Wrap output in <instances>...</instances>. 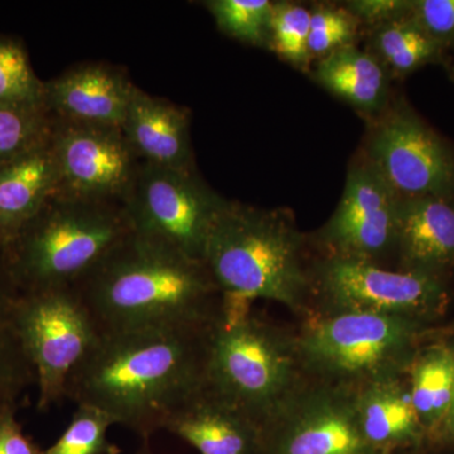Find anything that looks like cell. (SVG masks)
Segmentation results:
<instances>
[{"instance_id": "ffe728a7", "label": "cell", "mask_w": 454, "mask_h": 454, "mask_svg": "<svg viewBox=\"0 0 454 454\" xmlns=\"http://www.w3.org/2000/svg\"><path fill=\"white\" fill-rule=\"evenodd\" d=\"M389 74L373 53L351 44L318 59L313 77L334 97L375 119L390 104Z\"/></svg>"}, {"instance_id": "603a6c76", "label": "cell", "mask_w": 454, "mask_h": 454, "mask_svg": "<svg viewBox=\"0 0 454 454\" xmlns=\"http://www.w3.org/2000/svg\"><path fill=\"white\" fill-rule=\"evenodd\" d=\"M372 47L387 70L397 74L414 73L443 52L408 16L372 27Z\"/></svg>"}, {"instance_id": "f546056e", "label": "cell", "mask_w": 454, "mask_h": 454, "mask_svg": "<svg viewBox=\"0 0 454 454\" xmlns=\"http://www.w3.org/2000/svg\"><path fill=\"white\" fill-rule=\"evenodd\" d=\"M408 17L442 49L454 44V0H411Z\"/></svg>"}, {"instance_id": "836d02e7", "label": "cell", "mask_w": 454, "mask_h": 454, "mask_svg": "<svg viewBox=\"0 0 454 454\" xmlns=\"http://www.w3.org/2000/svg\"><path fill=\"white\" fill-rule=\"evenodd\" d=\"M143 446L139 448L138 452L136 454H154L152 452L151 447H149L148 442H143Z\"/></svg>"}, {"instance_id": "d6a6232c", "label": "cell", "mask_w": 454, "mask_h": 454, "mask_svg": "<svg viewBox=\"0 0 454 454\" xmlns=\"http://www.w3.org/2000/svg\"><path fill=\"white\" fill-rule=\"evenodd\" d=\"M432 443H443L454 446V396L450 411H448L446 419L438 430L437 435L433 439Z\"/></svg>"}, {"instance_id": "ba28073f", "label": "cell", "mask_w": 454, "mask_h": 454, "mask_svg": "<svg viewBox=\"0 0 454 454\" xmlns=\"http://www.w3.org/2000/svg\"><path fill=\"white\" fill-rule=\"evenodd\" d=\"M16 324L35 367L38 411H49L66 399L68 378L100 331L74 286L20 292Z\"/></svg>"}, {"instance_id": "44dd1931", "label": "cell", "mask_w": 454, "mask_h": 454, "mask_svg": "<svg viewBox=\"0 0 454 454\" xmlns=\"http://www.w3.org/2000/svg\"><path fill=\"white\" fill-rule=\"evenodd\" d=\"M411 402L432 442L446 419L454 396V346H423L408 372Z\"/></svg>"}, {"instance_id": "4dcf8cb0", "label": "cell", "mask_w": 454, "mask_h": 454, "mask_svg": "<svg viewBox=\"0 0 454 454\" xmlns=\"http://www.w3.org/2000/svg\"><path fill=\"white\" fill-rule=\"evenodd\" d=\"M411 4L406 0H354L346 3L345 8L361 25L376 27L408 16Z\"/></svg>"}, {"instance_id": "9c48e42d", "label": "cell", "mask_w": 454, "mask_h": 454, "mask_svg": "<svg viewBox=\"0 0 454 454\" xmlns=\"http://www.w3.org/2000/svg\"><path fill=\"white\" fill-rule=\"evenodd\" d=\"M226 203L196 172L140 163L122 205L134 234L203 262L208 235Z\"/></svg>"}, {"instance_id": "5b68a950", "label": "cell", "mask_w": 454, "mask_h": 454, "mask_svg": "<svg viewBox=\"0 0 454 454\" xmlns=\"http://www.w3.org/2000/svg\"><path fill=\"white\" fill-rule=\"evenodd\" d=\"M131 232L121 202L56 195L3 252L20 292L74 286Z\"/></svg>"}, {"instance_id": "30bf717a", "label": "cell", "mask_w": 454, "mask_h": 454, "mask_svg": "<svg viewBox=\"0 0 454 454\" xmlns=\"http://www.w3.org/2000/svg\"><path fill=\"white\" fill-rule=\"evenodd\" d=\"M365 160L399 199H454V152L405 103L373 119Z\"/></svg>"}, {"instance_id": "f1b7e54d", "label": "cell", "mask_w": 454, "mask_h": 454, "mask_svg": "<svg viewBox=\"0 0 454 454\" xmlns=\"http://www.w3.org/2000/svg\"><path fill=\"white\" fill-rule=\"evenodd\" d=\"M360 20L345 7L319 4L310 11V59H324L334 51L355 44Z\"/></svg>"}, {"instance_id": "5bb4252c", "label": "cell", "mask_w": 454, "mask_h": 454, "mask_svg": "<svg viewBox=\"0 0 454 454\" xmlns=\"http://www.w3.org/2000/svg\"><path fill=\"white\" fill-rule=\"evenodd\" d=\"M134 86L121 68L90 62L44 82V106L64 121L121 128Z\"/></svg>"}, {"instance_id": "cb8c5ba5", "label": "cell", "mask_w": 454, "mask_h": 454, "mask_svg": "<svg viewBox=\"0 0 454 454\" xmlns=\"http://www.w3.org/2000/svg\"><path fill=\"white\" fill-rule=\"evenodd\" d=\"M0 106H44V82L33 71L22 42L0 35Z\"/></svg>"}, {"instance_id": "d6986e66", "label": "cell", "mask_w": 454, "mask_h": 454, "mask_svg": "<svg viewBox=\"0 0 454 454\" xmlns=\"http://www.w3.org/2000/svg\"><path fill=\"white\" fill-rule=\"evenodd\" d=\"M361 429L373 447L387 454L427 442L409 389L408 375L366 385L355 391Z\"/></svg>"}, {"instance_id": "484cf974", "label": "cell", "mask_w": 454, "mask_h": 454, "mask_svg": "<svg viewBox=\"0 0 454 454\" xmlns=\"http://www.w3.org/2000/svg\"><path fill=\"white\" fill-rule=\"evenodd\" d=\"M53 121L46 107L0 106V164L49 142Z\"/></svg>"}, {"instance_id": "7402d4cb", "label": "cell", "mask_w": 454, "mask_h": 454, "mask_svg": "<svg viewBox=\"0 0 454 454\" xmlns=\"http://www.w3.org/2000/svg\"><path fill=\"white\" fill-rule=\"evenodd\" d=\"M20 291L9 274L0 247V415L17 411L27 391L37 382L16 324Z\"/></svg>"}, {"instance_id": "e0dca14e", "label": "cell", "mask_w": 454, "mask_h": 454, "mask_svg": "<svg viewBox=\"0 0 454 454\" xmlns=\"http://www.w3.org/2000/svg\"><path fill=\"white\" fill-rule=\"evenodd\" d=\"M121 129L140 162L195 172L190 113L184 107L134 86Z\"/></svg>"}, {"instance_id": "4316f807", "label": "cell", "mask_w": 454, "mask_h": 454, "mask_svg": "<svg viewBox=\"0 0 454 454\" xmlns=\"http://www.w3.org/2000/svg\"><path fill=\"white\" fill-rule=\"evenodd\" d=\"M113 418L92 405H77L70 424L44 454H121L107 438Z\"/></svg>"}, {"instance_id": "2e32d148", "label": "cell", "mask_w": 454, "mask_h": 454, "mask_svg": "<svg viewBox=\"0 0 454 454\" xmlns=\"http://www.w3.org/2000/svg\"><path fill=\"white\" fill-rule=\"evenodd\" d=\"M164 430L200 454L262 453V424L207 387L178 408Z\"/></svg>"}, {"instance_id": "6da1fadb", "label": "cell", "mask_w": 454, "mask_h": 454, "mask_svg": "<svg viewBox=\"0 0 454 454\" xmlns=\"http://www.w3.org/2000/svg\"><path fill=\"white\" fill-rule=\"evenodd\" d=\"M214 322L100 333L68 378L66 399L101 409L149 442L207 385Z\"/></svg>"}, {"instance_id": "ac0fdd59", "label": "cell", "mask_w": 454, "mask_h": 454, "mask_svg": "<svg viewBox=\"0 0 454 454\" xmlns=\"http://www.w3.org/2000/svg\"><path fill=\"white\" fill-rule=\"evenodd\" d=\"M59 193V169L49 142L0 164V247Z\"/></svg>"}, {"instance_id": "8fae6325", "label": "cell", "mask_w": 454, "mask_h": 454, "mask_svg": "<svg viewBox=\"0 0 454 454\" xmlns=\"http://www.w3.org/2000/svg\"><path fill=\"white\" fill-rule=\"evenodd\" d=\"M260 454H387L367 441L355 391L309 379L262 424Z\"/></svg>"}, {"instance_id": "277c9868", "label": "cell", "mask_w": 454, "mask_h": 454, "mask_svg": "<svg viewBox=\"0 0 454 454\" xmlns=\"http://www.w3.org/2000/svg\"><path fill=\"white\" fill-rule=\"evenodd\" d=\"M297 333L227 301L208 339L206 387L264 424L309 380Z\"/></svg>"}, {"instance_id": "1f68e13d", "label": "cell", "mask_w": 454, "mask_h": 454, "mask_svg": "<svg viewBox=\"0 0 454 454\" xmlns=\"http://www.w3.org/2000/svg\"><path fill=\"white\" fill-rule=\"evenodd\" d=\"M16 414L0 415V454H44V450L25 434Z\"/></svg>"}, {"instance_id": "52a82bcc", "label": "cell", "mask_w": 454, "mask_h": 454, "mask_svg": "<svg viewBox=\"0 0 454 454\" xmlns=\"http://www.w3.org/2000/svg\"><path fill=\"white\" fill-rule=\"evenodd\" d=\"M447 301L446 286L437 278L387 270L366 260L324 256L310 267L307 317L396 316L428 325L444 312Z\"/></svg>"}, {"instance_id": "7a4b0ae2", "label": "cell", "mask_w": 454, "mask_h": 454, "mask_svg": "<svg viewBox=\"0 0 454 454\" xmlns=\"http://www.w3.org/2000/svg\"><path fill=\"white\" fill-rule=\"evenodd\" d=\"M74 288L100 333L207 325L223 304L205 262L134 232Z\"/></svg>"}, {"instance_id": "83f0119b", "label": "cell", "mask_w": 454, "mask_h": 454, "mask_svg": "<svg viewBox=\"0 0 454 454\" xmlns=\"http://www.w3.org/2000/svg\"><path fill=\"white\" fill-rule=\"evenodd\" d=\"M310 11L295 3H274L269 47L294 67L309 70Z\"/></svg>"}, {"instance_id": "8992f818", "label": "cell", "mask_w": 454, "mask_h": 454, "mask_svg": "<svg viewBox=\"0 0 454 454\" xmlns=\"http://www.w3.org/2000/svg\"><path fill=\"white\" fill-rule=\"evenodd\" d=\"M427 325L396 316L310 315L295 333L309 379L357 391L408 375Z\"/></svg>"}, {"instance_id": "d4e9b609", "label": "cell", "mask_w": 454, "mask_h": 454, "mask_svg": "<svg viewBox=\"0 0 454 454\" xmlns=\"http://www.w3.org/2000/svg\"><path fill=\"white\" fill-rule=\"evenodd\" d=\"M220 31L256 47H269L274 3L269 0H210L205 3Z\"/></svg>"}, {"instance_id": "3957f363", "label": "cell", "mask_w": 454, "mask_h": 454, "mask_svg": "<svg viewBox=\"0 0 454 454\" xmlns=\"http://www.w3.org/2000/svg\"><path fill=\"white\" fill-rule=\"evenodd\" d=\"M304 240L286 212L227 201L208 235L203 262L225 300L277 301L304 318L310 303Z\"/></svg>"}, {"instance_id": "4fadbf2b", "label": "cell", "mask_w": 454, "mask_h": 454, "mask_svg": "<svg viewBox=\"0 0 454 454\" xmlns=\"http://www.w3.org/2000/svg\"><path fill=\"white\" fill-rule=\"evenodd\" d=\"M400 199L366 162L349 168L336 211L316 235L325 256L381 265L395 250Z\"/></svg>"}, {"instance_id": "7c38bea8", "label": "cell", "mask_w": 454, "mask_h": 454, "mask_svg": "<svg viewBox=\"0 0 454 454\" xmlns=\"http://www.w3.org/2000/svg\"><path fill=\"white\" fill-rule=\"evenodd\" d=\"M51 145L59 169V196L124 202L140 160L121 128L53 116Z\"/></svg>"}, {"instance_id": "9a60e30c", "label": "cell", "mask_w": 454, "mask_h": 454, "mask_svg": "<svg viewBox=\"0 0 454 454\" xmlns=\"http://www.w3.org/2000/svg\"><path fill=\"white\" fill-rule=\"evenodd\" d=\"M394 254L397 270L443 280L454 267V199H400Z\"/></svg>"}]
</instances>
